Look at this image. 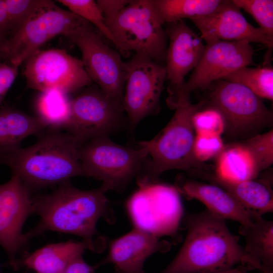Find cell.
I'll use <instances>...</instances> for the list:
<instances>
[{"instance_id": "6da1fadb", "label": "cell", "mask_w": 273, "mask_h": 273, "mask_svg": "<svg viewBox=\"0 0 273 273\" xmlns=\"http://www.w3.org/2000/svg\"><path fill=\"white\" fill-rule=\"evenodd\" d=\"M187 234L179 251L160 273H215L241 265L250 270L259 264L245 252L224 219L207 209L189 214Z\"/></svg>"}, {"instance_id": "7a4b0ae2", "label": "cell", "mask_w": 273, "mask_h": 273, "mask_svg": "<svg viewBox=\"0 0 273 273\" xmlns=\"http://www.w3.org/2000/svg\"><path fill=\"white\" fill-rule=\"evenodd\" d=\"M103 185L83 190L65 181L52 193L32 198V213L40 218L37 224L24 233L29 240L49 232L80 237L98 250L94 238L98 235L97 224L103 218L112 223L115 219Z\"/></svg>"}, {"instance_id": "3957f363", "label": "cell", "mask_w": 273, "mask_h": 273, "mask_svg": "<svg viewBox=\"0 0 273 273\" xmlns=\"http://www.w3.org/2000/svg\"><path fill=\"white\" fill-rule=\"evenodd\" d=\"M82 145L68 132L47 128L31 146L0 152V163L30 192L84 176L79 157Z\"/></svg>"}, {"instance_id": "277c9868", "label": "cell", "mask_w": 273, "mask_h": 273, "mask_svg": "<svg viewBox=\"0 0 273 273\" xmlns=\"http://www.w3.org/2000/svg\"><path fill=\"white\" fill-rule=\"evenodd\" d=\"M201 102L178 107L172 117L162 130L150 141L138 142L147 152V158L137 178L139 186L157 182L163 172L172 169L192 172L206 170L193 154L195 135L192 116Z\"/></svg>"}, {"instance_id": "5b68a950", "label": "cell", "mask_w": 273, "mask_h": 273, "mask_svg": "<svg viewBox=\"0 0 273 273\" xmlns=\"http://www.w3.org/2000/svg\"><path fill=\"white\" fill-rule=\"evenodd\" d=\"M105 21L121 56L140 55L165 66L168 38L153 0H131Z\"/></svg>"}, {"instance_id": "8992f818", "label": "cell", "mask_w": 273, "mask_h": 273, "mask_svg": "<svg viewBox=\"0 0 273 273\" xmlns=\"http://www.w3.org/2000/svg\"><path fill=\"white\" fill-rule=\"evenodd\" d=\"M79 157L84 176L101 180L109 191H121L139 176L147 152L140 146L119 145L104 135L82 145Z\"/></svg>"}, {"instance_id": "52a82bcc", "label": "cell", "mask_w": 273, "mask_h": 273, "mask_svg": "<svg viewBox=\"0 0 273 273\" xmlns=\"http://www.w3.org/2000/svg\"><path fill=\"white\" fill-rule=\"evenodd\" d=\"M206 89L209 91L206 101L221 112L225 129L230 134H249L272 123V111L261 98L245 86L221 79Z\"/></svg>"}, {"instance_id": "ba28073f", "label": "cell", "mask_w": 273, "mask_h": 273, "mask_svg": "<svg viewBox=\"0 0 273 273\" xmlns=\"http://www.w3.org/2000/svg\"><path fill=\"white\" fill-rule=\"evenodd\" d=\"M139 187L126 205L134 228L158 237L173 234L178 227L183 211L176 187L157 182Z\"/></svg>"}, {"instance_id": "9c48e42d", "label": "cell", "mask_w": 273, "mask_h": 273, "mask_svg": "<svg viewBox=\"0 0 273 273\" xmlns=\"http://www.w3.org/2000/svg\"><path fill=\"white\" fill-rule=\"evenodd\" d=\"M86 23L56 4L46 8L30 18L8 38L3 58L18 67L48 40L59 35L67 37Z\"/></svg>"}, {"instance_id": "30bf717a", "label": "cell", "mask_w": 273, "mask_h": 273, "mask_svg": "<svg viewBox=\"0 0 273 273\" xmlns=\"http://www.w3.org/2000/svg\"><path fill=\"white\" fill-rule=\"evenodd\" d=\"M67 37L79 49L81 60L92 81L123 106L126 70L121 54L105 44L88 22Z\"/></svg>"}, {"instance_id": "8fae6325", "label": "cell", "mask_w": 273, "mask_h": 273, "mask_svg": "<svg viewBox=\"0 0 273 273\" xmlns=\"http://www.w3.org/2000/svg\"><path fill=\"white\" fill-rule=\"evenodd\" d=\"M23 75L27 87L40 92L56 90L68 95L93 82L81 60L60 49L35 52L26 60Z\"/></svg>"}, {"instance_id": "7c38bea8", "label": "cell", "mask_w": 273, "mask_h": 273, "mask_svg": "<svg viewBox=\"0 0 273 273\" xmlns=\"http://www.w3.org/2000/svg\"><path fill=\"white\" fill-rule=\"evenodd\" d=\"M125 65L123 107L132 130L144 118L158 111L166 72L164 66L137 54Z\"/></svg>"}, {"instance_id": "4fadbf2b", "label": "cell", "mask_w": 273, "mask_h": 273, "mask_svg": "<svg viewBox=\"0 0 273 273\" xmlns=\"http://www.w3.org/2000/svg\"><path fill=\"white\" fill-rule=\"evenodd\" d=\"M123 107L100 88H88L71 100L70 114L65 130L82 144L110 134L123 121Z\"/></svg>"}, {"instance_id": "5bb4252c", "label": "cell", "mask_w": 273, "mask_h": 273, "mask_svg": "<svg viewBox=\"0 0 273 273\" xmlns=\"http://www.w3.org/2000/svg\"><path fill=\"white\" fill-rule=\"evenodd\" d=\"M165 24L169 40L165 65L168 82L166 102L169 108L175 109L183 105L185 77L199 63L206 44L184 20Z\"/></svg>"}, {"instance_id": "9a60e30c", "label": "cell", "mask_w": 273, "mask_h": 273, "mask_svg": "<svg viewBox=\"0 0 273 273\" xmlns=\"http://www.w3.org/2000/svg\"><path fill=\"white\" fill-rule=\"evenodd\" d=\"M254 50L246 41L215 40L206 43L204 54L186 81L183 92V105L191 103V93L205 89L212 83L238 69L254 65Z\"/></svg>"}, {"instance_id": "2e32d148", "label": "cell", "mask_w": 273, "mask_h": 273, "mask_svg": "<svg viewBox=\"0 0 273 273\" xmlns=\"http://www.w3.org/2000/svg\"><path fill=\"white\" fill-rule=\"evenodd\" d=\"M30 193L14 174L8 181L0 185V246L14 268L18 267V254L28 242L22 231L27 218L32 213Z\"/></svg>"}, {"instance_id": "e0dca14e", "label": "cell", "mask_w": 273, "mask_h": 273, "mask_svg": "<svg viewBox=\"0 0 273 273\" xmlns=\"http://www.w3.org/2000/svg\"><path fill=\"white\" fill-rule=\"evenodd\" d=\"M191 20L200 30V36L206 43L218 40L246 41L261 43L270 52L272 50L273 39L259 27L250 24L232 0L222 1L211 13Z\"/></svg>"}, {"instance_id": "ac0fdd59", "label": "cell", "mask_w": 273, "mask_h": 273, "mask_svg": "<svg viewBox=\"0 0 273 273\" xmlns=\"http://www.w3.org/2000/svg\"><path fill=\"white\" fill-rule=\"evenodd\" d=\"M170 244L159 237L134 228L127 234L111 241L106 256L94 266L113 265L116 273H146V260L157 252L168 250Z\"/></svg>"}, {"instance_id": "d6986e66", "label": "cell", "mask_w": 273, "mask_h": 273, "mask_svg": "<svg viewBox=\"0 0 273 273\" xmlns=\"http://www.w3.org/2000/svg\"><path fill=\"white\" fill-rule=\"evenodd\" d=\"M175 187L189 199L202 202L209 212L224 220L237 222L240 226L248 225L255 217L260 216L246 209L229 192L215 184L179 177Z\"/></svg>"}, {"instance_id": "ffe728a7", "label": "cell", "mask_w": 273, "mask_h": 273, "mask_svg": "<svg viewBox=\"0 0 273 273\" xmlns=\"http://www.w3.org/2000/svg\"><path fill=\"white\" fill-rule=\"evenodd\" d=\"M193 174L221 187L243 207L255 215L262 216L273 211V193L267 180L228 181L205 170L196 171Z\"/></svg>"}, {"instance_id": "44dd1931", "label": "cell", "mask_w": 273, "mask_h": 273, "mask_svg": "<svg viewBox=\"0 0 273 273\" xmlns=\"http://www.w3.org/2000/svg\"><path fill=\"white\" fill-rule=\"evenodd\" d=\"M88 249L97 251L93 246L83 240L53 243L27 255L23 263L36 273H63L73 260L83 255Z\"/></svg>"}, {"instance_id": "7402d4cb", "label": "cell", "mask_w": 273, "mask_h": 273, "mask_svg": "<svg viewBox=\"0 0 273 273\" xmlns=\"http://www.w3.org/2000/svg\"><path fill=\"white\" fill-rule=\"evenodd\" d=\"M47 129L36 116L8 107L0 110V152L20 147L27 137L40 135Z\"/></svg>"}, {"instance_id": "603a6c76", "label": "cell", "mask_w": 273, "mask_h": 273, "mask_svg": "<svg viewBox=\"0 0 273 273\" xmlns=\"http://www.w3.org/2000/svg\"><path fill=\"white\" fill-rule=\"evenodd\" d=\"M246 253L260 265L261 273H273V221L262 216L255 217L252 222L240 226Z\"/></svg>"}, {"instance_id": "cb8c5ba5", "label": "cell", "mask_w": 273, "mask_h": 273, "mask_svg": "<svg viewBox=\"0 0 273 273\" xmlns=\"http://www.w3.org/2000/svg\"><path fill=\"white\" fill-rule=\"evenodd\" d=\"M260 172L249 151L239 144L224 147L217 156L213 173L224 180L240 181L256 179Z\"/></svg>"}, {"instance_id": "d4e9b609", "label": "cell", "mask_w": 273, "mask_h": 273, "mask_svg": "<svg viewBox=\"0 0 273 273\" xmlns=\"http://www.w3.org/2000/svg\"><path fill=\"white\" fill-rule=\"evenodd\" d=\"M71 100L68 94L58 90L41 92L36 102V116L47 128L65 129L70 117Z\"/></svg>"}, {"instance_id": "484cf974", "label": "cell", "mask_w": 273, "mask_h": 273, "mask_svg": "<svg viewBox=\"0 0 273 273\" xmlns=\"http://www.w3.org/2000/svg\"><path fill=\"white\" fill-rule=\"evenodd\" d=\"M222 0H153L155 9L164 24L191 19L212 12Z\"/></svg>"}, {"instance_id": "4316f807", "label": "cell", "mask_w": 273, "mask_h": 273, "mask_svg": "<svg viewBox=\"0 0 273 273\" xmlns=\"http://www.w3.org/2000/svg\"><path fill=\"white\" fill-rule=\"evenodd\" d=\"M223 79L241 84L261 99H273V68L271 66H244Z\"/></svg>"}, {"instance_id": "83f0119b", "label": "cell", "mask_w": 273, "mask_h": 273, "mask_svg": "<svg viewBox=\"0 0 273 273\" xmlns=\"http://www.w3.org/2000/svg\"><path fill=\"white\" fill-rule=\"evenodd\" d=\"M191 121L196 134L221 136L225 130L222 114L206 100L201 101V105L193 114Z\"/></svg>"}, {"instance_id": "f1b7e54d", "label": "cell", "mask_w": 273, "mask_h": 273, "mask_svg": "<svg viewBox=\"0 0 273 273\" xmlns=\"http://www.w3.org/2000/svg\"><path fill=\"white\" fill-rule=\"evenodd\" d=\"M11 31L14 33L41 10L55 5L50 0H5Z\"/></svg>"}, {"instance_id": "f546056e", "label": "cell", "mask_w": 273, "mask_h": 273, "mask_svg": "<svg viewBox=\"0 0 273 273\" xmlns=\"http://www.w3.org/2000/svg\"><path fill=\"white\" fill-rule=\"evenodd\" d=\"M70 12L94 25L114 44V39L96 2L93 0H58Z\"/></svg>"}, {"instance_id": "4dcf8cb0", "label": "cell", "mask_w": 273, "mask_h": 273, "mask_svg": "<svg viewBox=\"0 0 273 273\" xmlns=\"http://www.w3.org/2000/svg\"><path fill=\"white\" fill-rule=\"evenodd\" d=\"M252 156L260 172L273 164L272 129L252 136L242 144Z\"/></svg>"}, {"instance_id": "1f68e13d", "label": "cell", "mask_w": 273, "mask_h": 273, "mask_svg": "<svg viewBox=\"0 0 273 273\" xmlns=\"http://www.w3.org/2000/svg\"><path fill=\"white\" fill-rule=\"evenodd\" d=\"M240 9L251 15L259 25V28L273 39V1L232 0Z\"/></svg>"}, {"instance_id": "d6a6232c", "label": "cell", "mask_w": 273, "mask_h": 273, "mask_svg": "<svg viewBox=\"0 0 273 273\" xmlns=\"http://www.w3.org/2000/svg\"><path fill=\"white\" fill-rule=\"evenodd\" d=\"M224 147L220 135L196 134L193 144V154L196 160L203 164L217 156Z\"/></svg>"}, {"instance_id": "836d02e7", "label": "cell", "mask_w": 273, "mask_h": 273, "mask_svg": "<svg viewBox=\"0 0 273 273\" xmlns=\"http://www.w3.org/2000/svg\"><path fill=\"white\" fill-rule=\"evenodd\" d=\"M18 68L0 61V104L15 80Z\"/></svg>"}, {"instance_id": "e575fe53", "label": "cell", "mask_w": 273, "mask_h": 273, "mask_svg": "<svg viewBox=\"0 0 273 273\" xmlns=\"http://www.w3.org/2000/svg\"><path fill=\"white\" fill-rule=\"evenodd\" d=\"M129 2V0H98L96 3L105 19L118 13Z\"/></svg>"}, {"instance_id": "d590c367", "label": "cell", "mask_w": 273, "mask_h": 273, "mask_svg": "<svg viewBox=\"0 0 273 273\" xmlns=\"http://www.w3.org/2000/svg\"><path fill=\"white\" fill-rule=\"evenodd\" d=\"M95 266L87 264L81 255L73 260L63 273H95Z\"/></svg>"}, {"instance_id": "8d00e7d4", "label": "cell", "mask_w": 273, "mask_h": 273, "mask_svg": "<svg viewBox=\"0 0 273 273\" xmlns=\"http://www.w3.org/2000/svg\"><path fill=\"white\" fill-rule=\"evenodd\" d=\"M0 31L12 32L5 0H0Z\"/></svg>"}, {"instance_id": "74e56055", "label": "cell", "mask_w": 273, "mask_h": 273, "mask_svg": "<svg viewBox=\"0 0 273 273\" xmlns=\"http://www.w3.org/2000/svg\"><path fill=\"white\" fill-rule=\"evenodd\" d=\"M9 33L0 31V59L3 58L5 44L8 39Z\"/></svg>"}, {"instance_id": "f35d334b", "label": "cell", "mask_w": 273, "mask_h": 273, "mask_svg": "<svg viewBox=\"0 0 273 273\" xmlns=\"http://www.w3.org/2000/svg\"><path fill=\"white\" fill-rule=\"evenodd\" d=\"M249 269L244 266L241 267H234L231 269L226 271L224 273H246V271Z\"/></svg>"}, {"instance_id": "ab89813d", "label": "cell", "mask_w": 273, "mask_h": 273, "mask_svg": "<svg viewBox=\"0 0 273 273\" xmlns=\"http://www.w3.org/2000/svg\"><path fill=\"white\" fill-rule=\"evenodd\" d=\"M227 271V270H226ZM226 271H222V272H215V273H224V272H225Z\"/></svg>"}]
</instances>
